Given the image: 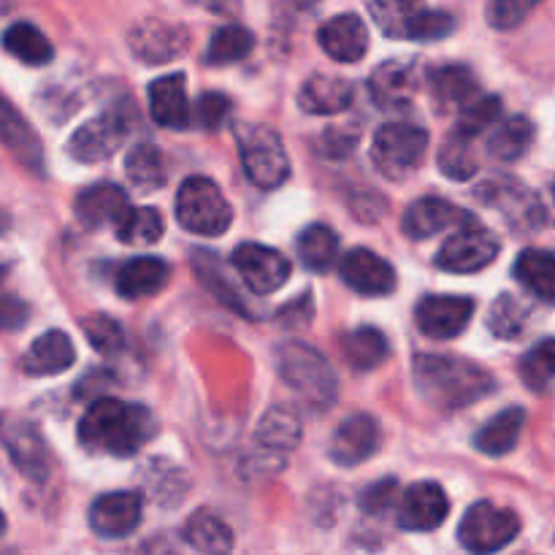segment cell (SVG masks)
Segmentation results:
<instances>
[{
	"instance_id": "cell-21",
	"label": "cell",
	"mask_w": 555,
	"mask_h": 555,
	"mask_svg": "<svg viewBox=\"0 0 555 555\" xmlns=\"http://www.w3.org/2000/svg\"><path fill=\"white\" fill-rule=\"evenodd\" d=\"M150 114L157 125L171 130H184L193 122L188 101V79L184 74L160 76L150 85Z\"/></svg>"
},
{
	"instance_id": "cell-4",
	"label": "cell",
	"mask_w": 555,
	"mask_h": 555,
	"mask_svg": "<svg viewBox=\"0 0 555 555\" xmlns=\"http://www.w3.org/2000/svg\"><path fill=\"white\" fill-rule=\"evenodd\" d=\"M238 155L244 173L260 190H274L291 177V157L280 135L266 125L244 122L236 128Z\"/></svg>"
},
{
	"instance_id": "cell-49",
	"label": "cell",
	"mask_w": 555,
	"mask_h": 555,
	"mask_svg": "<svg viewBox=\"0 0 555 555\" xmlns=\"http://www.w3.org/2000/svg\"><path fill=\"white\" fill-rule=\"evenodd\" d=\"M396 493H399V482L390 480V477H385V480L374 482L372 488H366V491H363L361 507L372 515L385 513V509H390V504L396 502Z\"/></svg>"
},
{
	"instance_id": "cell-31",
	"label": "cell",
	"mask_w": 555,
	"mask_h": 555,
	"mask_svg": "<svg viewBox=\"0 0 555 555\" xmlns=\"http://www.w3.org/2000/svg\"><path fill=\"white\" fill-rule=\"evenodd\" d=\"M369 9L385 36L410 38V41H415L417 25L428 11L423 0H372Z\"/></svg>"
},
{
	"instance_id": "cell-35",
	"label": "cell",
	"mask_w": 555,
	"mask_h": 555,
	"mask_svg": "<svg viewBox=\"0 0 555 555\" xmlns=\"http://www.w3.org/2000/svg\"><path fill=\"white\" fill-rule=\"evenodd\" d=\"M125 173H128L130 184L141 193L160 190L168 179L166 160L155 144H135L125 157Z\"/></svg>"
},
{
	"instance_id": "cell-29",
	"label": "cell",
	"mask_w": 555,
	"mask_h": 555,
	"mask_svg": "<svg viewBox=\"0 0 555 555\" xmlns=\"http://www.w3.org/2000/svg\"><path fill=\"white\" fill-rule=\"evenodd\" d=\"M428 85H431V92L439 106L464 108L480 98V87H477L475 74L466 65H442V68H434L428 74Z\"/></svg>"
},
{
	"instance_id": "cell-9",
	"label": "cell",
	"mask_w": 555,
	"mask_h": 555,
	"mask_svg": "<svg viewBox=\"0 0 555 555\" xmlns=\"http://www.w3.org/2000/svg\"><path fill=\"white\" fill-rule=\"evenodd\" d=\"M499 238L472 217L455 228L453 236L439 247L437 266L448 274H475L491 266L499 255Z\"/></svg>"
},
{
	"instance_id": "cell-11",
	"label": "cell",
	"mask_w": 555,
	"mask_h": 555,
	"mask_svg": "<svg viewBox=\"0 0 555 555\" xmlns=\"http://www.w3.org/2000/svg\"><path fill=\"white\" fill-rule=\"evenodd\" d=\"M233 269L242 274L247 287L258 296L280 291L291 276V260L266 244L247 242L233 249Z\"/></svg>"
},
{
	"instance_id": "cell-22",
	"label": "cell",
	"mask_w": 555,
	"mask_h": 555,
	"mask_svg": "<svg viewBox=\"0 0 555 555\" xmlns=\"http://www.w3.org/2000/svg\"><path fill=\"white\" fill-rule=\"evenodd\" d=\"M76 363V347L70 341L68 334L63 331H47L43 336H38L27 352L22 356L20 366L22 372L30 374V377H54V374L68 372Z\"/></svg>"
},
{
	"instance_id": "cell-37",
	"label": "cell",
	"mask_w": 555,
	"mask_h": 555,
	"mask_svg": "<svg viewBox=\"0 0 555 555\" xmlns=\"http://www.w3.org/2000/svg\"><path fill=\"white\" fill-rule=\"evenodd\" d=\"M5 448H9L11 461L22 475L36 477V480L47 477V448L30 426L11 428L9 437H5Z\"/></svg>"
},
{
	"instance_id": "cell-28",
	"label": "cell",
	"mask_w": 555,
	"mask_h": 555,
	"mask_svg": "<svg viewBox=\"0 0 555 555\" xmlns=\"http://www.w3.org/2000/svg\"><path fill=\"white\" fill-rule=\"evenodd\" d=\"M184 540L204 555H228L233 551V531L220 515L198 509L184 524Z\"/></svg>"
},
{
	"instance_id": "cell-51",
	"label": "cell",
	"mask_w": 555,
	"mask_h": 555,
	"mask_svg": "<svg viewBox=\"0 0 555 555\" xmlns=\"http://www.w3.org/2000/svg\"><path fill=\"white\" fill-rule=\"evenodd\" d=\"M20 318H25V309H22V301H16V298H5L3 301V323L9 325V328H14V325H20Z\"/></svg>"
},
{
	"instance_id": "cell-48",
	"label": "cell",
	"mask_w": 555,
	"mask_h": 555,
	"mask_svg": "<svg viewBox=\"0 0 555 555\" xmlns=\"http://www.w3.org/2000/svg\"><path fill=\"white\" fill-rule=\"evenodd\" d=\"M231 98L222 95V92H204V95L195 101V114L193 122L204 130H217L222 128L228 117H231Z\"/></svg>"
},
{
	"instance_id": "cell-14",
	"label": "cell",
	"mask_w": 555,
	"mask_h": 555,
	"mask_svg": "<svg viewBox=\"0 0 555 555\" xmlns=\"http://www.w3.org/2000/svg\"><path fill=\"white\" fill-rule=\"evenodd\" d=\"M472 314H475V301L466 296H426L415 309L421 334L439 341L464 334Z\"/></svg>"
},
{
	"instance_id": "cell-39",
	"label": "cell",
	"mask_w": 555,
	"mask_h": 555,
	"mask_svg": "<svg viewBox=\"0 0 555 555\" xmlns=\"http://www.w3.org/2000/svg\"><path fill=\"white\" fill-rule=\"evenodd\" d=\"M193 271L201 276L204 287L211 293V296L217 298V301H222L225 307L236 309V312L249 314L247 307L242 304V296H238V293L233 291V287L225 282L228 280L225 269H222V263L217 260L215 253H209V249H195V253H193Z\"/></svg>"
},
{
	"instance_id": "cell-20",
	"label": "cell",
	"mask_w": 555,
	"mask_h": 555,
	"mask_svg": "<svg viewBox=\"0 0 555 555\" xmlns=\"http://www.w3.org/2000/svg\"><path fill=\"white\" fill-rule=\"evenodd\" d=\"M466 220H472L469 211L459 209V206H453L444 198H431L428 195V198L415 201L404 211V217H401V231L410 238L423 242V238L437 236V233L448 231L453 225H464Z\"/></svg>"
},
{
	"instance_id": "cell-25",
	"label": "cell",
	"mask_w": 555,
	"mask_h": 555,
	"mask_svg": "<svg viewBox=\"0 0 555 555\" xmlns=\"http://www.w3.org/2000/svg\"><path fill=\"white\" fill-rule=\"evenodd\" d=\"M352 85L341 76L328 74H314L309 76L298 92V106L314 117H325V114H339L345 112L352 103Z\"/></svg>"
},
{
	"instance_id": "cell-32",
	"label": "cell",
	"mask_w": 555,
	"mask_h": 555,
	"mask_svg": "<svg viewBox=\"0 0 555 555\" xmlns=\"http://www.w3.org/2000/svg\"><path fill=\"white\" fill-rule=\"evenodd\" d=\"M515 280L540 301L555 304V255L545 249H524L515 260Z\"/></svg>"
},
{
	"instance_id": "cell-38",
	"label": "cell",
	"mask_w": 555,
	"mask_h": 555,
	"mask_svg": "<svg viewBox=\"0 0 555 555\" xmlns=\"http://www.w3.org/2000/svg\"><path fill=\"white\" fill-rule=\"evenodd\" d=\"M298 255L309 271H328L339 258V236L334 233V228L314 222V225L304 228L298 236Z\"/></svg>"
},
{
	"instance_id": "cell-34",
	"label": "cell",
	"mask_w": 555,
	"mask_h": 555,
	"mask_svg": "<svg viewBox=\"0 0 555 555\" xmlns=\"http://www.w3.org/2000/svg\"><path fill=\"white\" fill-rule=\"evenodd\" d=\"M0 128H3V144L9 146L11 155L27 166L30 171H41L43 168V150L41 141H38L36 130L14 112L11 103H3V119H0Z\"/></svg>"
},
{
	"instance_id": "cell-15",
	"label": "cell",
	"mask_w": 555,
	"mask_h": 555,
	"mask_svg": "<svg viewBox=\"0 0 555 555\" xmlns=\"http://www.w3.org/2000/svg\"><path fill=\"white\" fill-rule=\"evenodd\" d=\"M383 442L379 423L372 415H350L339 423L328 444V459L339 466H358L372 459Z\"/></svg>"
},
{
	"instance_id": "cell-8",
	"label": "cell",
	"mask_w": 555,
	"mask_h": 555,
	"mask_svg": "<svg viewBox=\"0 0 555 555\" xmlns=\"http://www.w3.org/2000/svg\"><path fill=\"white\" fill-rule=\"evenodd\" d=\"M130 117H133V108H128V103H119V106L87 119V122L70 135L68 155L74 157L76 163H87V166L108 160V157L122 146V141L128 139Z\"/></svg>"
},
{
	"instance_id": "cell-6",
	"label": "cell",
	"mask_w": 555,
	"mask_h": 555,
	"mask_svg": "<svg viewBox=\"0 0 555 555\" xmlns=\"http://www.w3.org/2000/svg\"><path fill=\"white\" fill-rule=\"evenodd\" d=\"M426 152L428 133L423 128H417V125H383L372 141L374 166H377V171L385 179H393V182H401L412 171H417L421 163L426 160Z\"/></svg>"
},
{
	"instance_id": "cell-33",
	"label": "cell",
	"mask_w": 555,
	"mask_h": 555,
	"mask_svg": "<svg viewBox=\"0 0 555 555\" xmlns=\"http://www.w3.org/2000/svg\"><path fill=\"white\" fill-rule=\"evenodd\" d=\"M534 122L524 117V114H515V117L499 122L493 133L488 135V155L502 163L520 160L531 150V144H534Z\"/></svg>"
},
{
	"instance_id": "cell-17",
	"label": "cell",
	"mask_w": 555,
	"mask_h": 555,
	"mask_svg": "<svg viewBox=\"0 0 555 555\" xmlns=\"http://www.w3.org/2000/svg\"><path fill=\"white\" fill-rule=\"evenodd\" d=\"M341 280L361 296H388L396 291V271L372 249H350L339 263Z\"/></svg>"
},
{
	"instance_id": "cell-47",
	"label": "cell",
	"mask_w": 555,
	"mask_h": 555,
	"mask_svg": "<svg viewBox=\"0 0 555 555\" xmlns=\"http://www.w3.org/2000/svg\"><path fill=\"white\" fill-rule=\"evenodd\" d=\"M540 3L542 0H491L488 3V25L496 27V30H513L520 22L529 20V14Z\"/></svg>"
},
{
	"instance_id": "cell-50",
	"label": "cell",
	"mask_w": 555,
	"mask_h": 555,
	"mask_svg": "<svg viewBox=\"0 0 555 555\" xmlns=\"http://www.w3.org/2000/svg\"><path fill=\"white\" fill-rule=\"evenodd\" d=\"M358 135H347L345 130H328V135H323V146H325V155H336V157H345L350 155L352 146H356Z\"/></svg>"
},
{
	"instance_id": "cell-13",
	"label": "cell",
	"mask_w": 555,
	"mask_h": 555,
	"mask_svg": "<svg viewBox=\"0 0 555 555\" xmlns=\"http://www.w3.org/2000/svg\"><path fill=\"white\" fill-rule=\"evenodd\" d=\"M144 515V499L135 491L103 493L90 507V526L103 540H122L133 534Z\"/></svg>"
},
{
	"instance_id": "cell-2",
	"label": "cell",
	"mask_w": 555,
	"mask_h": 555,
	"mask_svg": "<svg viewBox=\"0 0 555 555\" xmlns=\"http://www.w3.org/2000/svg\"><path fill=\"white\" fill-rule=\"evenodd\" d=\"M412 379L417 393L437 410H464L493 390V377L480 363L453 356H417Z\"/></svg>"
},
{
	"instance_id": "cell-1",
	"label": "cell",
	"mask_w": 555,
	"mask_h": 555,
	"mask_svg": "<svg viewBox=\"0 0 555 555\" xmlns=\"http://www.w3.org/2000/svg\"><path fill=\"white\" fill-rule=\"evenodd\" d=\"M157 421L144 404L119 399H98L79 421V442L90 453L130 459L152 442Z\"/></svg>"
},
{
	"instance_id": "cell-23",
	"label": "cell",
	"mask_w": 555,
	"mask_h": 555,
	"mask_svg": "<svg viewBox=\"0 0 555 555\" xmlns=\"http://www.w3.org/2000/svg\"><path fill=\"white\" fill-rule=\"evenodd\" d=\"M130 209H133V206L128 204V195H125L117 184L106 182L81 190L79 198H76V217H79V222H85V225L90 228H117Z\"/></svg>"
},
{
	"instance_id": "cell-3",
	"label": "cell",
	"mask_w": 555,
	"mask_h": 555,
	"mask_svg": "<svg viewBox=\"0 0 555 555\" xmlns=\"http://www.w3.org/2000/svg\"><path fill=\"white\" fill-rule=\"evenodd\" d=\"M276 363H280L282 379L309 410L323 412L334 404L339 393V379L323 352L301 341H291L276 350Z\"/></svg>"
},
{
	"instance_id": "cell-45",
	"label": "cell",
	"mask_w": 555,
	"mask_h": 555,
	"mask_svg": "<svg viewBox=\"0 0 555 555\" xmlns=\"http://www.w3.org/2000/svg\"><path fill=\"white\" fill-rule=\"evenodd\" d=\"M439 168L448 179H455V182H466L477 173L480 163H477L475 152H472L469 139L453 133L450 139H444L442 150H439Z\"/></svg>"
},
{
	"instance_id": "cell-19",
	"label": "cell",
	"mask_w": 555,
	"mask_h": 555,
	"mask_svg": "<svg viewBox=\"0 0 555 555\" xmlns=\"http://www.w3.org/2000/svg\"><path fill=\"white\" fill-rule=\"evenodd\" d=\"M318 43L336 63H358L369 52L366 22L358 14H339L320 25Z\"/></svg>"
},
{
	"instance_id": "cell-30",
	"label": "cell",
	"mask_w": 555,
	"mask_h": 555,
	"mask_svg": "<svg viewBox=\"0 0 555 555\" xmlns=\"http://www.w3.org/2000/svg\"><path fill=\"white\" fill-rule=\"evenodd\" d=\"M341 356L347 358L352 369L358 372H369V369H377L379 363L388 361L390 347L388 339L379 328H372V325H363V328H352L347 334L339 336Z\"/></svg>"
},
{
	"instance_id": "cell-40",
	"label": "cell",
	"mask_w": 555,
	"mask_h": 555,
	"mask_svg": "<svg viewBox=\"0 0 555 555\" xmlns=\"http://www.w3.org/2000/svg\"><path fill=\"white\" fill-rule=\"evenodd\" d=\"M255 49V36L242 25H225L211 36L206 47V63L209 65H228L249 57Z\"/></svg>"
},
{
	"instance_id": "cell-41",
	"label": "cell",
	"mask_w": 555,
	"mask_h": 555,
	"mask_svg": "<svg viewBox=\"0 0 555 555\" xmlns=\"http://www.w3.org/2000/svg\"><path fill=\"white\" fill-rule=\"evenodd\" d=\"M114 231H117V238L122 244L146 247V244L160 242L163 233H166V222H163V215L157 209L141 206V209H130Z\"/></svg>"
},
{
	"instance_id": "cell-16",
	"label": "cell",
	"mask_w": 555,
	"mask_h": 555,
	"mask_svg": "<svg viewBox=\"0 0 555 555\" xmlns=\"http://www.w3.org/2000/svg\"><path fill=\"white\" fill-rule=\"evenodd\" d=\"M450 502L439 482H415L399 504V526L404 531H434L448 520Z\"/></svg>"
},
{
	"instance_id": "cell-43",
	"label": "cell",
	"mask_w": 555,
	"mask_h": 555,
	"mask_svg": "<svg viewBox=\"0 0 555 555\" xmlns=\"http://www.w3.org/2000/svg\"><path fill=\"white\" fill-rule=\"evenodd\" d=\"M499 117H502V98L480 95L477 101H472L469 106H464L459 112V119H455V133L472 141L486 128H496Z\"/></svg>"
},
{
	"instance_id": "cell-52",
	"label": "cell",
	"mask_w": 555,
	"mask_h": 555,
	"mask_svg": "<svg viewBox=\"0 0 555 555\" xmlns=\"http://www.w3.org/2000/svg\"><path fill=\"white\" fill-rule=\"evenodd\" d=\"M553 201H555V182H553Z\"/></svg>"
},
{
	"instance_id": "cell-44",
	"label": "cell",
	"mask_w": 555,
	"mask_h": 555,
	"mask_svg": "<svg viewBox=\"0 0 555 555\" xmlns=\"http://www.w3.org/2000/svg\"><path fill=\"white\" fill-rule=\"evenodd\" d=\"M526 320H529V309L518 301L509 293H502L496 301L491 304V312H488V328L499 339H518L526 328Z\"/></svg>"
},
{
	"instance_id": "cell-27",
	"label": "cell",
	"mask_w": 555,
	"mask_h": 555,
	"mask_svg": "<svg viewBox=\"0 0 555 555\" xmlns=\"http://www.w3.org/2000/svg\"><path fill=\"white\" fill-rule=\"evenodd\" d=\"M526 426V412L520 406H507L502 415L488 421L486 426L477 431L475 448L488 459H502V455L513 453L515 444L520 442V434Z\"/></svg>"
},
{
	"instance_id": "cell-10",
	"label": "cell",
	"mask_w": 555,
	"mask_h": 555,
	"mask_svg": "<svg viewBox=\"0 0 555 555\" xmlns=\"http://www.w3.org/2000/svg\"><path fill=\"white\" fill-rule=\"evenodd\" d=\"M475 195L486 206L502 211L515 231H534L545 222V209H542L540 198L518 179L493 177L486 184H480Z\"/></svg>"
},
{
	"instance_id": "cell-36",
	"label": "cell",
	"mask_w": 555,
	"mask_h": 555,
	"mask_svg": "<svg viewBox=\"0 0 555 555\" xmlns=\"http://www.w3.org/2000/svg\"><path fill=\"white\" fill-rule=\"evenodd\" d=\"M3 47L11 57L22 60L25 65H47L54 57V49L49 43V38L36 25H30V22H14L5 30Z\"/></svg>"
},
{
	"instance_id": "cell-24",
	"label": "cell",
	"mask_w": 555,
	"mask_h": 555,
	"mask_svg": "<svg viewBox=\"0 0 555 555\" xmlns=\"http://www.w3.org/2000/svg\"><path fill=\"white\" fill-rule=\"evenodd\" d=\"M168 276H171V269H168L166 260L155 258V255H141V258L119 266L114 280H117L119 296L128 298V301H139V298L160 293L168 285Z\"/></svg>"
},
{
	"instance_id": "cell-46",
	"label": "cell",
	"mask_w": 555,
	"mask_h": 555,
	"mask_svg": "<svg viewBox=\"0 0 555 555\" xmlns=\"http://www.w3.org/2000/svg\"><path fill=\"white\" fill-rule=\"evenodd\" d=\"M81 331L90 339V345L95 347L101 356H114L125 347V331L122 325L117 323L108 314H90V318L81 323Z\"/></svg>"
},
{
	"instance_id": "cell-26",
	"label": "cell",
	"mask_w": 555,
	"mask_h": 555,
	"mask_svg": "<svg viewBox=\"0 0 555 555\" xmlns=\"http://www.w3.org/2000/svg\"><path fill=\"white\" fill-rule=\"evenodd\" d=\"M255 442L266 455H282L291 453L301 442V421L296 412L285 410V406H271L258 423L255 431Z\"/></svg>"
},
{
	"instance_id": "cell-12",
	"label": "cell",
	"mask_w": 555,
	"mask_h": 555,
	"mask_svg": "<svg viewBox=\"0 0 555 555\" xmlns=\"http://www.w3.org/2000/svg\"><path fill=\"white\" fill-rule=\"evenodd\" d=\"M128 47L141 63L163 65L188 52L190 36L182 25H171V22L163 20H144L130 30Z\"/></svg>"
},
{
	"instance_id": "cell-5",
	"label": "cell",
	"mask_w": 555,
	"mask_h": 555,
	"mask_svg": "<svg viewBox=\"0 0 555 555\" xmlns=\"http://www.w3.org/2000/svg\"><path fill=\"white\" fill-rule=\"evenodd\" d=\"M177 220L195 236H222L231 228L233 209L211 179L190 177L177 193Z\"/></svg>"
},
{
	"instance_id": "cell-7",
	"label": "cell",
	"mask_w": 555,
	"mask_h": 555,
	"mask_svg": "<svg viewBox=\"0 0 555 555\" xmlns=\"http://www.w3.org/2000/svg\"><path fill=\"white\" fill-rule=\"evenodd\" d=\"M520 534V518L507 507L477 502L466 509L459 526V540L472 555H493Z\"/></svg>"
},
{
	"instance_id": "cell-42",
	"label": "cell",
	"mask_w": 555,
	"mask_h": 555,
	"mask_svg": "<svg viewBox=\"0 0 555 555\" xmlns=\"http://www.w3.org/2000/svg\"><path fill=\"white\" fill-rule=\"evenodd\" d=\"M520 379L526 383V388L542 393V390L551 388L555 379V339L540 341L537 347H531L518 363Z\"/></svg>"
},
{
	"instance_id": "cell-18",
	"label": "cell",
	"mask_w": 555,
	"mask_h": 555,
	"mask_svg": "<svg viewBox=\"0 0 555 555\" xmlns=\"http://www.w3.org/2000/svg\"><path fill=\"white\" fill-rule=\"evenodd\" d=\"M421 76L412 60H388L369 76V95L379 108H404L415 98Z\"/></svg>"
}]
</instances>
